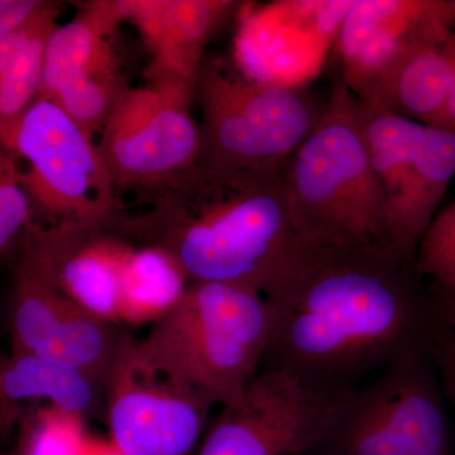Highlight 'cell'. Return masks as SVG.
Instances as JSON below:
<instances>
[{
    "mask_svg": "<svg viewBox=\"0 0 455 455\" xmlns=\"http://www.w3.org/2000/svg\"><path fill=\"white\" fill-rule=\"evenodd\" d=\"M409 262L370 245L296 235L262 290L271 319L267 364L335 390L424 343L431 316Z\"/></svg>",
    "mask_w": 455,
    "mask_h": 455,
    "instance_id": "1",
    "label": "cell"
},
{
    "mask_svg": "<svg viewBox=\"0 0 455 455\" xmlns=\"http://www.w3.org/2000/svg\"><path fill=\"white\" fill-rule=\"evenodd\" d=\"M119 211L116 227L137 243L170 253L188 283L238 284L262 292L296 235L286 164L220 170L197 163Z\"/></svg>",
    "mask_w": 455,
    "mask_h": 455,
    "instance_id": "2",
    "label": "cell"
},
{
    "mask_svg": "<svg viewBox=\"0 0 455 455\" xmlns=\"http://www.w3.org/2000/svg\"><path fill=\"white\" fill-rule=\"evenodd\" d=\"M271 319L262 293L238 284L191 283L142 343L140 363L206 405H235L267 357Z\"/></svg>",
    "mask_w": 455,
    "mask_h": 455,
    "instance_id": "3",
    "label": "cell"
},
{
    "mask_svg": "<svg viewBox=\"0 0 455 455\" xmlns=\"http://www.w3.org/2000/svg\"><path fill=\"white\" fill-rule=\"evenodd\" d=\"M355 103L343 80L335 83L315 127L287 161L290 215L307 241L395 252L390 199L368 160Z\"/></svg>",
    "mask_w": 455,
    "mask_h": 455,
    "instance_id": "4",
    "label": "cell"
},
{
    "mask_svg": "<svg viewBox=\"0 0 455 455\" xmlns=\"http://www.w3.org/2000/svg\"><path fill=\"white\" fill-rule=\"evenodd\" d=\"M196 99L202 109L199 163L220 170L284 166L323 112L300 86L251 79L224 57H204Z\"/></svg>",
    "mask_w": 455,
    "mask_h": 455,
    "instance_id": "5",
    "label": "cell"
},
{
    "mask_svg": "<svg viewBox=\"0 0 455 455\" xmlns=\"http://www.w3.org/2000/svg\"><path fill=\"white\" fill-rule=\"evenodd\" d=\"M196 84L148 68L146 83L125 86L101 130L98 149L116 200L142 199L199 163L202 131L191 114Z\"/></svg>",
    "mask_w": 455,
    "mask_h": 455,
    "instance_id": "6",
    "label": "cell"
},
{
    "mask_svg": "<svg viewBox=\"0 0 455 455\" xmlns=\"http://www.w3.org/2000/svg\"><path fill=\"white\" fill-rule=\"evenodd\" d=\"M427 344L350 392L317 455H454L453 433Z\"/></svg>",
    "mask_w": 455,
    "mask_h": 455,
    "instance_id": "7",
    "label": "cell"
},
{
    "mask_svg": "<svg viewBox=\"0 0 455 455\" xmlns=\"http://www.w3.org/2000/svg\"><path fill=\"white\" fill-rule=\"evenodd\" d=\"M7 151L28 164L23 182L32 209L62 223L103 224L118 200L94 139L60 109L38 97L18 123Z\"/></svg>",
    "mask_w": 455,
    "mask_h": 455,
    "instance_id": "8",
    "label": "cell"
},
{
    "mask_svg": "<svg viewBox=\"0 0 455 455\" xmlns=\"http://www.w3.org/2000/svg\"><path fill=\"white\" fill-rule=\"evenodd\" d=\"M350 392L267 364L235 405L223 407L199 455L314 453Z\"/></svg>",
    "mask_w": 455,
    "mask_h": 455,
    "instance_id": "9",
    "label": "cell"
},
{
    "mask_svg": "<svg viewBox=\"0 0 455 455\" xmlns=\"http://www.w3.org/2000/svg\"><path fill=\"white\" fill-rule=\"evenodd\" d=\"M121 23L116 0L90 2L47 41L38 97L55 103L92 139L127 86L112 44Z\"/></svg>",
    "mask_w": 455,
    "mask_h": 455,
    "instance_id": "10",
    "label": "cell"
},
{
    "mask_svg": "<svg viewBox=\"0 0 455 455\" xmlns=\"http://www.w3.org/2000/svg\"><path fill=\"white\" fill-rule=\"evenodd\" d=\"M25 236L23 265L90 315L119 320L123 267L132 243L116 220L49 228L32 220Z\"/></svg>",
    "mask_w": 455,
    "mask_h": 455,
    "instance_id": "11",
    "label": "cell"
},
{
    "mask_svg": "<svg viewBox=\"0 0 455 455\" xmlns=\"http://www.w3.org/2000/svg\"><path fill=\"white\" fill-rule=\"evenodd\" d=\"M140 363L130 344L116 350L109 373V424L121 455H188L209 405Z\"/></svg>",
    "mask_w": 455,
    "mask_h": 455,
    "instance_id": "12",
    "label": "cell"
},
{
    "mask_svg": "<svg viewBox=\"0 0 455 455\" xmlns=\"http://www.w3.org/2000/svg\"><path fill=\"white\" fill-rule=\"evenodd\" d=\"M16 350L79 371L89 379L109 376L114 357L103 320L56 292L20 262L12 292Z\"/></svg>",
    "mask_w": 455,
    "mask_h": 455,
    "instance_id": "13",
    "label": "cell"
},
{
    "mask_svg": "<svg viewBox=\"0 0 455 455\" xmlns=\"http://www.w3.org/2000/svg\"><path fill=\"white\" fill-rule=\"evenodd\" d=\"M455 83V36L435 0L430 16L407 37L370 103L431 125Z\"/></svg>",
    "mask_w": 455,
    "mask_h": 455,
    "instance_id": "14",
    "label": "cell"
},
{
    "mask_svg": "<svg viewBox=\"0 0 455 455\" xmlns=\"http://www.w3.org/2000/svg\"><path fill=\"white\" fill-rule=\"evenodd\" d=\"M435 0H355L339 31L338 49L349 92L370 103L410 35L430 16Z\"/></svg>",
    "mask_w": 455,
    "mask_h": 455,
    "instance_id": "15",
    "label": "cell"
},
{
    "mask_svg": "<svg viewBox=\"0 0 455 455\" xmlns=\"http://www.w3.org/2000/svg\"><path fill=\"white\" fill-rule=\"evenodd\" d=\"M121 22L137 27L154 60L149 68L196 84L204 49L241 3L230 0H116Z\"/></svg>",
    "mask_w": 455,
    "mask_h": 455,
    "instance_id": "16",
    "label": "cell"
},
{
    "mask_svg": "<svg viewBox=\"0 0 455 455\" xmlns=\"http://www.w3.org/2000/svg\"><path fill=\"white\" fill-rule=\"evenodd\" d=\"M454 175V132L427 125L414 164L391 202L392 242L400 259H415Z\"/></svg>",
    "mask_w": 455,
    "mask_h": 455,
    "instance_id": "17",
    "label": "cell"
},
{
    "mask_svg": "<svg viewBox=\"0 0 455 455\" xmlns=\"http://www.w3.org/2000/svg\"><path fill=\"white\" fill-rule=\"evenodd\" d=\"M188 280L176 259L156 245L132 244L123 267L119 320H160L181 300Z\"/></svg>",
    "mask_w": 455,
    "mask_h": 455,
    "instance_id": "18",
    "label": "cell"
},
{
    "mask_svg": "<svg viewBox=\"0 0 455 455\" xmlns=\"http://www.w3.org/2000/svg\"><path fill=\"white\" fill-rule=\"evenodd\" d=\"M355 109L368 160L391 204L414 164L427 125L358 99Z\"/></svg>",
    "mask_w": 455,
    "mask_h": 455,
    "instance_id": "19",
    "label": "cell"
},
{
    "mask_svg": "<svg viewBox=\"0 0 455 455\" xmlns=\"http://www.w3.org/2000/svg\"><path fill=\"white\" fill-rule=\"evenodd\" d=\"M44 398L51 406L79 415L92 406L95 394L92 379L79 371L60 366L28 353L14 352L0 371V403Z\"/></svg>",
    "mask_w": 455,
    "mask_h": 455,
    "instance_id": "20",
    "label": "cell"
},
{
    "mask_svg": "<svg viewBox=\"0 0 455 455\" xmlns=\"http://www.w3.org/2000/svg\"><path fill=\"white\" fill-rule=\"evenodd\" d=\"M59 13L60 4L46 3L31 32L0 74V148L5 151L18 123L40 95L47 41L56 28Z\"/></svg>",
    "mask_w": 455,
    "mask_h": 455,
    "instance_id": "21",
    "label": "cell"
},
{
    "mask_svg": "<svg viewBox=\"0 0 455 455\" xmlns=\"http://www.w3.org/2000/svg\"><path fill=\"white\" fill-rule=\"evenodd\" d=\"M415 259L416 271L431 278L438 293L455 295V202L434 218Z\"/></svg>",
    "mask_w": 455,
    "mask_h": 455,
    "instance_id": "22",
    "label": "cell"
},
{
    "mask_svg": "<svg viewBox=\"0 0 455 455\" xmlns=\"http://www.w3.org/2000/svg\"><path fill=\"white\" fill-rule=\"evenodd\" d=\"M83 444L79 415L50 406L29 420L16 455H82Z\"/></svg>",
    "mask_w": 455,
    "mask_h": 455,
    "instance_id": "23",
    "label": "cell"
},
{
    "mask_svg": "<svg viewBox=\"0 0 455 455\" xmlns=\"http://www.w3.org/2000/svg\"><path fill=\"white\" fill-rule=\"evenodd\" d=\"M32 205L23 182V171L14 156L0 148V254L25 235L32 223Z\"/></svg>",
    "mask_w": 455,
    "mask_h": 455,
    "instance_id": "24",
    "label": "cell"
},
{
    "mask_svg": "<svg viewBox=\"0 0 455 455\" xmlns=\"http://www.w3.org/2000/svg\"><path fill=\"white\" fill-rule=\"evenodd\" d=\"M425 344L455 418V326L440 316L438 320L431 317Z\"/></svg>",
    "mask_w": 455,
    "mask_h": 455,
    "instance_id": "25",
    "label": "cell"
},
{
    "mask_svg": "<svg viewBox=\"0 0 455 455\" xmlns=\"http://www.w3.org/2000/svg\"><path fill=\"white\" fill-rule=\"evenodd\" d=\"M44 3L42 0H0V35L26 25Z\"/></svg>",
    "mask_w": 455,
    "mask_h": 455,
    "instance_id": "26",
    "label": "cell"
},
{
    "mask_svg": "<svg viewBox=\"0 0 455 455\" xmlns=\"http://www.w3.org/2000/svg\"><path fill=\"white\" fill-rule=\"evenodd\" d=\"M429 127L443 128V130L454 132L455 133V83L451 92H449L447 101H445L442 112L439 113L435 121L431 123Z\"/></svg>",
    "mask_w": 455,
    "mask_h": 455,
    "instance_id": "27",
    "label": "cell"
},
{
    "mask_svg": "<svg viewBox=\"0 0 455 455\" xmlns=\"http://www.w3.org/2000/svg\"><path fill=\"white\" fill-rule=\"evenodd\" d=\"M438 295L440 317L455 326V295H447V293H438Z\"/></svg>",
    "mask_w": 455,
    "mask_h": 455,
    "instance_id": "28",
    "label": "cell"
},
{
    "mask_svg": "<svg viewBox=\"0 0 455 455\" xmlns=\"http://www.w3.org/2000/svg\"><path fill=\"white\" fill-rule=\"evenodd\" d=\"M443 7H444L445 20L455 36V0H443Z\"/></svg>",
    "mask_w": 455,
    "mask_h": 455,
    "instance_id": "29",
    "label": "cell"
},
{
    "mask_svg": "<svg viewBox=\"0 0 455 455\" xmlns=\"http://www.w3.org/2000/svg\"><path fill=\"white\" fill-rule=\"evenodd\" d=\"M106 455H121V454H119L118 451H114L113 453H108Z\"/></svg>",
    "mask_w": 455,
    "mask_h": 455,
    "instance_id": "30",
    "label": "cell"
},
{
    "mask_svg": "<svg viewBox=\"0 0 455 455\" xmlns=\"http://www.w3.org/2000/svg\"><path fill=\"white\" fill-rule=\"evenodd\" d=\"M3 362H0V371H2Z\"/></svg>",
    "mask_w": 455,
    "mask_h": 455,
    "instance_id": "31",
    "label": "cell"
},
{
    "mask_svg": "<svg viewBox=\"0 0 455 455\" xmlns=\"http://www.w3.org/2000/svg\"><path fill=\"white\" fill-rule=\"evenodd\" d=\"M0 455H2V454H0Z\"/></svg>",
    "mask_w": 455,
    "mask_h": 455,
    "instance_id": "32",
    "label": "cell"
}]
</instances>
